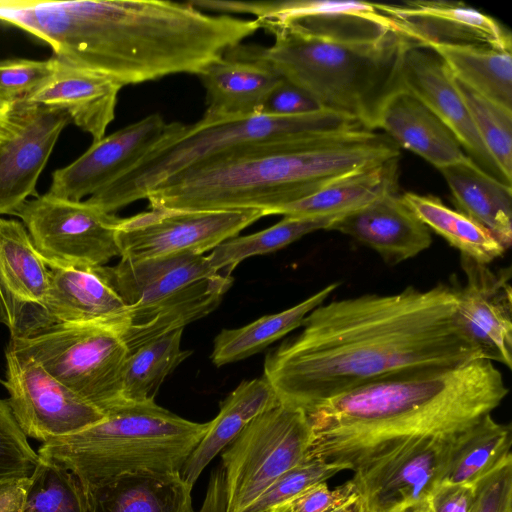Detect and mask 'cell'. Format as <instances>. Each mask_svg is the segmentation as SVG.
Instances as JSON below:
<instances>
[{
	"label": "cell",
	"instance_id": "obj_1",
	"mask_svg": "<svg viewBox=\"0 0 512 512\" xmlns=\"http://www.w3.org/2000/svg\"><path fill=\"white\" fill-rule=\"evenodd\" d=\"M457 304L458 285L446 283L324 302L267 354L263 377L280 403L308 412L370 382L479 359Z\"/></svg>",
	"mask_w": 512,
	"mask_h": 512
},
{
	"label": "cell",
	"instance_id": "obj_2",
	"mask_svg": "<svg viewBox=\"0 0 512 512\" xmlns=\"http://www.w3.org/2000/svg\"><path fill=\"white\" fill-rule=\"evenodd\" d=\"M0 21L46 42L60 61L123 87L197 75L259 29L255 20L165 0H0Z\"/></svg>",
	"mask_w": 512,
	"mask_h": 512
},
{
	"label": "cell",
	"instance_id": "obj_3",
	"mask_svg": "<svg viewBox=\"0 0 512 512\" xmlns=\"http://www.w3.org/2000/svg\"><path fill=\"white\" fill-rule=\"evenodd\" d=\"M508 392L499 369L482 358L370 382L306 412L314 435L307 455L354 470L413 438L467 430Z\"/></svg>",
	"mask_w": 512,
	"mask_h": 512
},
{
	"label": "cell",
	"instance_id": "obj_4",
	"mask_svg": "<svg viewBox=\"0 0 512 512\" xmlns=\"http://www.w3.org/2000/svg\"><path fill=\"white\" fill-rule=\"evenodd\" d=\"M401 158L385 134L353 128L242 144L149 191L150 208L260 210L264 216L355 172Z\"/></svg>",
	"mask_w": 512,
	"mask_h": 512
},
{
	"label": "cell",
	"instance_id": "obj_5",
	"mask_svg": "<svg viewBox=\"0 0 512 512\" xmlns=\"http://www.w3.org/2000/svg\"><path fill=\"white\" fill-rule=\"evenodd\" d=\"M260 28L274 36L272 45L241 43L227 53L267 64L322 109L376 130L383 105L401 89L402 57L412 41L393 31L377 43L345 44L312 38L289 25L261 24Z\"/></svg>",
	"mask_w": 512,
	"mask_h": 512
},
{
	"label": "cell",
	"instance_id": "obj_6",
	"mask_svg": "<svg viewBox=\"0 0 512 512\" xmlns=\"http://www.w3.org/2000/svg\"><path fill=\"white\" fill-rule=\"evenodd\" d=\"M209 422L184 419L155 400L124 401L101 422L43 442L37 453L82 485L137 473H180Z\"/></svg>",
	"mask_w": 512,
	"mask_h": 512
},
{
	"label": "cell",
	"instance_id": "obj_7",
	"mask_svg": "<svg viewBox=\"0 0 512 512\" xmlns=\"http://www.w3.org/2000/svg\"><path fill=\"white\" fill-rule=\"evenodd\" d=\"M363 127L352 117L321 109L295 116L255 114L206 117L171 129L139 160L86 201L107 213L146 199L150 190L174 175L242 144L323 134ZM364 128V127H363Z\"/></svg>",
	"mask_w": 512,
	"mask_h": 512
},
{
	"label": "cell",
	"instance_id": "obj_8",
	"mask_svg": "<svg viewBox=\"0 0 512 512\" xmlns=\"http://www.w3.org/2000/svg\"><path fill=\"white\" fill-rule=\"evenodd\" d=\"M103 271L127 306L120 335L129 351L207 316L233 283L231 275L216 272L204 254L120 259Z\"/></svg>",
	"mask_w": 512,
	"mask_h": 512
},
{
	"label": "cell",
	"instance_id": "obj_9",
	"mask_svg": "<svg viewBox=\"0 0 512 512\" xmlns=\"http://www.w3.org/2000/svg\"><path fill=\"white\" fill-rule=\"evenodd\" d=\"M8 348L38 362L51 376L106 415L125 400L122 373L129 349L117 330L57 326Z\"/></svg>",
	"mask_w": 512,
	"mask_h": 512
},
{
	"label": "cell",
	"instance_id": "obj_10",
	"mask_svg": "<svg viewBox=\"0 0 512 512\" xmlns=\"http://www.w3.org/2000/svg\"><path fill=\"white\" fill-rule=\"evenodd\" d=\"M313 436L301 408L280 403L253 419L222 453L226 512H243L301 463Z\"/></svg>",
	"mask_w": 512,
	"mask_h": 512
},
{
	"label": "cell",
	"instance_id": "obj_11",
	"mask_svg": "<svg viewBox=\"0 0 512 512\" xmlns=\"http://www.w3.org/2000/svg\"><path fill=\"white\" fill-rule=\"evenodd\" d=\"M50 268L104 266L120 256L116 232L121 218L87 201L45 193L15 212Z\"/></svg>",
	"mask_w": 512,
	"mask_h": 512
},
{
	"label": "cell",
	"instance_id": "obj_12",
	"mask_svg": "<svg viewBox=\"0 0 512 512\" xmlns=\"http://www.w3.org/2000/svg\"><path fill=\"white\" fill-rule=\"evenodd\" d=\"M264 214L260 210L155 209L121 218L116 232L120 258L144 260L204 254L238 236Z\"/></svg>",
	"mask_w": 512,
	"mask_h": 512
},
{
	"label": "cell",
	"instance_id": "obj_13",
	"mask_svg": "<svg viewBox=\"0 0 512 512\" xmlns=\"http://www.w3.org/2000/svg\"><path fill=\"white\" fill-rule=\"evenodd\" d=\"M460 433L416 437L355 468L350 480L365 512H398L429 499L441 483Z\"/></svg>",
	"mask_w": 512,
	"mask_h": 512
},
{
	"label": "cell",
	"instance_id": "obj_14",
	"mask_svg": "<svg viewBox=\"0 0 512 512\" xmlns=\"http://www.w3.org/2000/svg\"><path fill=\"white\" fill-rule=\"evenodd\" d=\"M193 5L201 11L252 14L260 25H289L312 38L337 43L373 44L396 31L392 20L378 9L377 3L194 0Z\"/></svg>",
	"mask_w": 512,
	"mask_h": 512
},
{
	"label": "cell",
	"instance_id": "obj_15",
	"mask_svg": "<svg viewBox=\"0 0 512 512\" xmlns=\"http://www.w3.org/2000/svg\"><path fill=\"white\" fill-rule=\"evenodd\" d=\"M6 374L0 383L27 437L46 442L93 426L106 414L82 399L31 357L5 350Z\"/></svg>",
	"mask_w": 512,
	"mask_h": 512
},
{
	"label": "cell",
	"instance_id": "obj_16",
	"mask_svg": "<svg viewBox=\"0 0 512 512\" xmlns=\"http://www.w3.org/2000/svg\"><path fill=\"white\" fill-rule=\"evenodd\" d=\"M49 266L20 221L0 217V321L10 339L52 329L46 312Z\"/></svg>",
	"mask_w": 512,
	"mask_h": 512
},
{
	"label": "cell",
	"instance_id": "obj_17",
	"mask_svg": "<svg viewBox=\"0 0 512 512\" xmlns=\"http://www.w3.org/2000/svg\"><path fill=\"white\" fill-rule=\"evenodd\" d=\"M68 123L62 110L16 102L14 130L0 141V216L14 215L28 197L39 196L37 181Z\"/></svg>",
	"mask_w": 512,
	"mask_h": 512
},
{
	"label": "cell",
	"instance_id": "obj_18",
	"mask_svg": "<svg viewBox=\"0 0 512 512\" xmlns=\"http://www.w3.org/2000/svg\"><path fill=\"white\" fill-rule=\"evenodd\" d=\"M466 281L458 285L456 317L481 358L512 368V286L510 267L493 270L461 255Z\"/></svg>",
	"mask_w": 512,
	"mask_h": 512
},
{
	"label": "cell",
	"instance_id": "obj_19",
	"mask_svg": "<svg viewBox=\"0 0 512 512\" xmlns=\"http://www.w3.org/2000/svg\"><path fill=\"white\" fill-rule=\"evenodd\" d=\"M172 126L158 114H150L116 132L104 136L76 160L52 174L47 193L81 201L128 170Z\"/></svg>",
	"mask_w": 512,
	"mask_h": 512
},
{
	"label": "cell",
	"instance_id": "obj_20",
	"mask_svg": "<svg viewBox=\"0 0 512 512\" xmlns=\"http://www.w3.org/2000/svg\"><path fill=\"white\" fill-rule=\"evenodd\" d=\"M396 31L415 44L477 45L511 51L510 31L495 18L461 2L414 0L378 4Z\"/></svg>",
	"mask_w": 512,
	"mask_h": 512
},
{
	"label": "cell",
	"instance_id": "obj_21",
	"mask_svg": "<svg viewBox=\"0 0 512 512\" xmlns=\"http://www.w3.org/2000/svg\"><path fill=\"white\" fill-rule=\"evenodd\" d=\"M400 83L451 130L475 164L506 183L476 132L452 74L432 49L410 42L402 57Z\"/></svg>",
	"mask_w": 512,
	"mask_h": 512
},
{
	"label": "cell",
	"instance_id": "obj_22",
	"mask_svg": "<svg viewBox=\"0 0 512 512\" xmlns=\"http://www.w3.org/2000/svg\"><path fill=\"white\" fill-rule=\"evenodd\" d=\"M46 312L52 328L97 326L121 333L127 306L108 282L103 266L50 268Z\"/></svg>",
	"mask_w": 512,
	"mask_h": 512
},
{
	"label": "cell",
	"instance_id": "obj_23",
	"mask_svg": "<svg viewBox=\"0 0 512 512\" xmlns=\"http://www.w3.org/2000/svg\"><path fill=\"white\" fill-rule=\"evenodd\" d=\"M329 230L348 235L396 265L425 251L432 244L430 230L406 206L397 192L338 219Z\"/></svg>",
	"mask_w": 512,
	"mask_h": 512
},
{
	"label": "cell",
	"instance_id": "obj_24",
	"mask_svg": "<svg viewBox=\"0 0 512 512\" xmlns=\"http://www.w3.org/2000/svg\"><path fill=\"white\" fill-rule=\"evenodd\" d=\"M55 69L46 82L24 100L64 111L93 142L105 136L115 118L122 85L102 74L68 65L55 56Z\"/></svg>",
	"mask_w": 512,
	"mask_h": 512
},
{
	"label": "cell",
	"instance_id": "obj_25",
	"mask_svg": "<svg viewBox=\"0 0 512 512\" xmlns=\"http://www.w3.org/2000/svg\"><path fill=\"white\" fill-rule=\"evenodd\" d=\"M376 129L384 130L399 148L410 150L437 169L470 159L451 130L402 88L383 105Z\"/></svg>",
	"mask_w": 512,
	"mask_h": 512
},
{
	"label": "cell",
	"instance_id": "obj_26",
	"mask_svg": "<svg viewBox=\"0 0 512 512\" xmlns=\"http://www.w3.org/2000/svg\"><path fill=\"white\" fill-rule=\"evenodd\" d=\"M197 76L206 91L203 116L212 118L259 114L266 98L282 79L261 61L227 52Z\"/></svg>",
	"mask_w": 512,
	"mask_h": 512
},
{
	"label": "cell",
	"instance_id": "obj_27",
	"mask_svg": "<svg viewBox=\"0 0 512 512\" xmlns=\"http://www.w3.org/2000/svg\"><path fill=\"white\" fill-rule=\"evenodd\" d=\"M87 512H194L180 473H137L82 485Z\"/></svg>",
	"mask_w": 512,
	"mask_h": 512
},
{
	"label": "cell",
	"instance_id": "obj_28",
	"mask_svg": "<svg viewBox=\"0 0 512 512\" xmlns=\"http://www.w3.org/2000/svg\"><path fill=\"white\" fill-rule=\"evenodd\" d=\"M278 404L276 392L263 376L242 381L221 403L219 413L181 468L183 480L193 486L212 459L253 419Z\"/></svg>",
	"mask_w": 512,
	"mask_h": 512
},
{
	"label": "cell",
	"instance_id": "obj_29",
	"mask_svg": "<svg viewBox=\"0 0 512 512\" xmlns=\"http://www.w3.org/2000/svg\"><path fill=\"white\" fill-rule=\"evenodd\" d=\"M457 210L484 228L507 249L512 242L511 185L491 176L471 159L438 169Z\"/></svg>",
	"mask_w": 512,
	"mask_h": 512
},
{
	"label": "cell",
	"instance_id": "obj_30",
	"mask_svg": "<svg viewBox=\"0 0 512 512\" xmlns=\"http://www.w3.org/2000/svg\"><path fill=\"white\" fill-rule=\"evenodd\" d=\"M400 158L343 177L319 191L277 209L293 217L346 215L381 196L397 192Z\"/></svg>",
	"mask_w": 512,
	"mask_h": 512
},
{
	"label": "cell",
	"instance_id": "obj_31",
	"mask_svg": "<svg viewBox=\"0 0 512 512\" xmlns=\"http://www.w3.org/2000/svg\"><path fill=\"white\" fill-rule=\"evenodd\" d=\"M334 282L300 303L281 312L265 315L234 329H223L215 337L211 360L215 366H223L248 358L301 327L304 318L337 289Z\"/></svg>",
	"mask_w": 512,
	"mask_h": 512
},
{
	"label": "cell",
	"instance_id": "obj_32",
	"mask_svg": "<svg viewBox=\"0 0 512 512\" xmlns=\"http://www.w3.org/2000/svg\"><path fill=\"white\" fill-rule=\"evenodd\" d=\"M452 76L498 105L512 110V54L477 45L431 44Z\"/></svg>",
	"mask_w": 512,
	"mask_h": 512
},
{
	"label": "cell",
	"instance_id": "obj_33",
	"mask_svg": "<svg viewBox=\"0 0 512 512\" xmlns=\"http://www.w3.org/2000/svg\"><path fill=\"white\" fill-rule=\"evenodd\" d=\"M511 444V425L486 415L456 437L440 484L475 485L512 455Z\"/></svg>",
	"mask_w": 512,
	"mask_h": 512
},
{
	"label": "cell",
	"instance_id": "obj_34",
	"mask_svg": "<svg viewBox=\"0 0 512 512\" xmlns=\"http://www.w3.org/2000/svg\"><path fill=\"white\" fill-rule=\"evenodd\" d=\"M401 197L429 230L443 237L461 255L489 265L505 253L506 248L486 228L446 206L440 198L414 192H405Z\"/></svg>",
	"mask_w": 512,
	"mask_h": 512
},
{
	"label": "cell",
	"instance_id": "obj_35",
	"mask_svg": "<svg viewBox=\"0 0 512 512\" xmlns=\"http://www.w3.org/2000/svg\"><path fill=\"white\" fill-rule=\"evenodd\" d=\"M342 216H284L281 221L264 230L224 241L207 258L216 272L231 275L243 260L278 251L309 233L329 230Z\"/></svg>",
	"mask_w": 512,
	"mask_h": 512
},
{
	"label": "cell",
	"instance_id": "obj_36",
	"mask_svg": "<svg viewBox=\"0 0 512 512\" xmlns=\"http://www.w3.org/2000/svg\"><path fill=\"white\" fill-rule=\"evenodd\" d=\"M182 334L178 329L129 351L122 373L125 401L154 400L164 379L192 353L181 348Z\"/></svg>",
	"mask_w": 512,
	"mask_h": 512
},
{
	"label": "cell",
	"instance_id": "obj_37",
	"mask_svg": "<svg viewBox=\"0 0 512 512\" xmlns=\"http://www.w3.org/2000/svg\"><path fill=\"white\" fill-rule=\"evenodd\" d=\"M18 512H87L84 488L72 472L39 457L23 481Z\"/></svg>",
	"mask_w": 512,
	"mask_h": 512
},
{
	"label": "cell",
	"instance_id": "obj_38",
	"mask_svg": "<svg viewBox=\"0 0 512 512\" xmlns=\"http://www.w3.org/2000/svg\"><path fill=\"white\" fill-rule=\"evenodd\" d=\"M454 78V77H453ZM482 143L504 180H512V110L483 97L454 78Z\"/></svg>",
	"mask_w": 512,
	"mask_h": 512
},
{
	"label": "cell",
	"instance_id": "obj_39",
	"mask_svg": "<svg viewBox=\"0 0 512 512\" xmlns=\"http://www.w3.org/2000/svg\"><path fill=\"white\" fill-rule=\"evenodd\" d=\"M343 470L347 469L307 455L301 463L281 475L243 512H267L291 501L308 488L326 482Z\"/></svg>",
	"mask_w": 512,
	"mask_h": 512
},
{
	"label": "cell",
	"instance_id": "obj_40",
	"mask_svg": "<svg viewBox=\"0 0 512 512\" xmlns=\"http://www.w3.org/2000/svg\"><path fill=\"white\" fill-rule=\"evenodd\" d=\"M39 455L16 421L7 399H0V486L27 479Z\"/></svg>",
	"mask_w": 512,
	"mask_h": 512
},
{
	"label": "cell",
	"instance_id": "obj_41",
	"mask_svg": "<svg viewBox=\"0 0 512 512\" xmlns=\"http://www.w3.org/2000/svg\"><path fill=\"white\" fill-rule=\"evenodd\" d=\"M55 63L54 57L0 60V94L14 102L27 98L52 75Z\"/></svg>",
	"mask_w": 512,
	"mask_h": 512
},
{
	"label": "cell",
	"instance_id": "obj_42",
	"mask_svg": "<svg viewBox=\"0 0 512 512\" xmlns=\"http://www.w3.org/2000/svg\"><path fill=\"white\" fill-rule=\"evenodd\" d=\"M471 512H512V455L475 484Z\"/></svg>",
	"mask_w": 512,
	"mask_h": 512
},
{
	"label": "cell",
	"instance_id": "obj_43",
	"mask_svg": "<svg viewBox=\"0 0 512 512\" xmlns=\"http://www.w3.org/2000/svg\"><path fill=\"white\" fill-rule=\"evenodd\" d=\"M358 497L351 480L334 489L321 482L289 502L294 512H332Z\"/></svg>",
	"mask_w": 512,
	"mask_h": 512
},
{
	"label": "cell",
	"instance_id": "obj_44",
	"mask_svg": "<svg viewBox=\"0 0 512 512\" xmlns=\"http://www.w3.org/2000/svg\"><path fill=\"white\" fill-rule=\"evenodd\" d=\"M321 109L318 103L306 92L281 79L266 98L260 113L275 116H295Z\"/></svg>",
	"mask_w": 512,
	"mask_h": 512
},
{
	"label": "cell",
	"instance_id": "obj_45",
	"mask_svg": "<svg viewBox=\"0 0 512 512\" xmlns=\"http://www.w3.org/2000/svg\"><path fill=\"white\" fill-rule=\"evenodd\" d=\"M475 485L439 484L429 497L433 512H471Z\"/></svg>",
	"mask_w": 512,
	"mask_h": 512
},
{
	"label": "cell",
	"instance_id": "obj_46",
	"mask_svg": "<svg viewBox=\"0 0 512 512\" xmlns=\"http://www.w3.org/2000/svg\"><path fill=\"white\" fill-rule=\"evenodd\" d=\"M198 512H226L224 481L214 476L209 479L205 498Z\"/></svg>",
	"mask_w": 512,
	"mask_h": 512
},
{
	"label": "cell",
	"instance_id": "obj_47",
	"mask_svg": "<svg viewBox=\"0 0 512 512\" xmlns=\"http://www.w3.org/2000/svg\"><path fill=\"white\" fill-rule=\"evenodd\" d=\"M16 102L0 94V141L10 136L14 130Z\"/></svg>",
	"mask_w": 512,
	"mask_h": 512
},
{
	"label": "cell",
	"instance_id": "obj_48",
	"mask_svg": "<svg viewBox=\"0 0 512 512\" xmlns=\"http://www.w3.org/2000/svg\"><path fill=\"white\" fill-rule=\"evenodd\" d=\"M398 512H433V511H432L429 499H426L424 501H421L419 503H416L414 505L406 507Z\"/></svg>",
	"mask_w": 512,
	"mask_h": 512
},
{
	"label": "cell",
	"instance_id": "obj_49",
	"mask_svg": "<svg viewBox=\"0 0 512 512\" xmlns=\"http://www.w3.org/2000/svg\"><path fill=\"white\" fill-rule=\"evenodd\" d=\"M337 512H365L362 500L358 497L356 500L342 506Z\"/></svg>",
	"mask_w": 512,
	"mask_h": 512
},
{
	"label": "cell",
	"instance_id": "obj_50",
	"mask_svg": "<svg viewBox=\"0 0 512 512\" xmlns=\"http://www.w3.org/2000/svg\"><path fill=\"white\" fill-rule=\"evenodd\" d=\"M338 509H336L332 512H337ZM267 512H294V510L292 509L290 502H286L284 504L278 505V506L268 510Z\"/></svg>",
	"mask_w": 512,
	"mask_h": 512
}]
</instances>
